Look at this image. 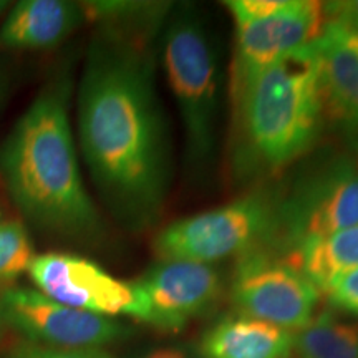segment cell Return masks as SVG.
I'll list each match as a JSON object with an SVG mask.
<instances>
[{
    "mask_svg": "<svg viewBox=\"0 0 358 358\" xmlns=\"http://www.w3.org/2000/svg\"><path fill=\"white\" fill-rule=\"evenodd\" d=\"M82 155L106 208L141 231L171 182V150L146 37L106 29L90 45L78 90Z\"/></svg>",
    "mask_w": 358,
    "mask_h": 358,
    "instance_id": "6da1fadb",
    "label": "cell"
},
{
    "mask_svg": "<svg viewBox=\"0 0 358 358\" xmlns=\"http://www.w3.org/2000/svg\"><path fill=\"white\" fill-rule=\"evenodd\" d=\"M66 77L40 90L0 145V179L20 213L71 239L101 236L103 222L80 173L71 136Z\"/></svg>",
    "mask_w": 358,
    "mask_h": 358,
    "instance_id": "7a4b0ae2",
    "label": "cell"
},
{
    "mask_svg": "<svg viewBox=\"0 0 358 358\" xmlns=\"http://www.w3.org/2000/svg\"><path fill=\"white\" fill-rule=\"evenodd\" d=\"M231 98L237 173L274 174L292 164L313 146L325 122L317 43L257 71Z\"/></svg>",
    "mask_w": 358,
    "mask_h": 358,
    "instance_id": "3957f363",
    "label": "cell"
},
{
    "mask_svg": "<svg viewBox=\"0 0 358 358\" xmlns=\"http://www.w3.org/2000/svg\"><path fill=\"white\" fill-rule=\"evenodd\" d=\"M163 65L182 123L186 166L203 174L216 153L222 73L216 42L198 13L182 10L169 22Z\"/></svg>",
    "mask_w": 358,
    "mask_h": 358,
    "instance_id": "277c9868",
    "label": "cell"
},
{
    "mask_svg": "<svg viewBox=\"0 0 358 358\" xmlns=\"http://www.w3.org/2000/svg\"><path fill=\"white\" fill-rule=\"evenodd\" d=\"M358 226V171L335 158L277 192L272 231L261 250L285 257L303 244Z\"/></svg>",
    "mask_w": 358,
    "mask_h": 358,
    "instance_id": "5b68a950",
    "label": "cell"
},
{
    "mask_svg": "<svg viewBox=\"0 0 358 358\" xmlns=\"http://www.w3.org/2000/svg\"><path fill=\"white\" fill-rule=\"evenodd\" d=\"M277 192L256 191L211 211L179 219L153 241L159 261L213 264L261 249L272 231Z\"/></svg>",
    "mask_w": 358,
    "mask_h": 358,
    "instance_id": "8992f818",
    "label": "cell"
},
{
    "mask_svg": "<svg viewBox=\"0 0 358 358\" xmlns=\"http://www.w3.org/2000/svg\"><path fill=\"white\" fill-rule=\"evenodd\" d=\"M320 294L301 271L261 249L239 257L231 280V299L241 315L290 332L310 324Z\"/></svg>",
    "mask_w": 358,
    "mask_h": 358,
    "instance_id": "52a82bcc",
    "label": "cell"
},
{
    "mask_svg": "<svg viewBox=\"0 0 358 358\" xmlns=\"http://www.w3.org/2000/svg\"><path fill=\"white\" fill-rule=\"evenodd\" d=\"M30 279L48 299L103 317L129 315L145 324L146 299L140 285L116 279L87 257L65 252L35 256Z\"/></svg>",
    "mask_w": 358,
    "mask_h": 358,
    "instance_id": "ba28073f",
    "label": "cell"
},
{
    "mask_svg": "<svg viewBox=\"0 0 358 358\" xmlns=\"http://www.w3.org/2000/svg\"><path fill=\"white\" fill-rule=\"evenodd\" d=\"M0 319L27 342L55 348H100L133 334L111 317L66 307L34 289L3 290Z\"/></svg>",
    "mask_w": 358,
    "mask_h": 358,
    "instance_id": "9c48e42d",
    "label": "cell"
},
{
    "mask_svg": "<svg viewBox=\"0 0 358 358\" xmlns=\"http://www.w3.org/2000/svg\"><path fill=\"white\" fill-rule=\"evenodd\" d=\"M324 30V7L315 0H289L267 19L236 25L231 93L266 66L319 42Z\"/></svg>",
    "mask_w": 358,
    "mask_h": 358,
    "instance_id": "30bf717a",
    "label": "cell"
},
{
    "mask_svg": "<svg viewBox=\"0 0 358 358\" xmlns=\"http://www.w3.org/2000/svg\"><path fill=\"white\" fill-rule=\"evenodd\" d=\"M136 284L146 299L145 324L166 334L181 332L216 307L224 290L216 267L186 261H159Z\"/></svg>",
    "mask_w": 358,
    "mask_h": 358,
    "instance_id": "8fae6325",
    "label": "cell"
},
{
    "mask_svg": "<svg viewBox=\"0 0 358 358\" xmlns=\"http://www.w3.org/2000/svg\"><path fill=\"white\" fill-rule=\"evenodd\" d=\"M85 17L82 3L65 0H22L0 27V47L10 50L55 48L78 29Z\"/></svg>",
    "mask_w": 358,
    "mask_h": 358,
    "instance_id": "7c38bea8",
    "label": "cell"
},
{
    "mask_svg": "<svg viewBox=\"0 0 358 358\" xmlns=\"http://www.w3.org/2000/svg\"><path fill=\"white\" fill-rule=\"evenodd\" d=\"M294 332L248 315L224 317L199 342L203 358H289Z\"/></svg>",
    "mask_w": 358,
    "mask_h": 358,
    "instance_id": "4fadbf2b",
    "label": "cell"
},
{
    "mask_svg": "<svg viewBox=\"0 0 358 358\" xmlns=\"http://www.w3.org/2000/svg\"><path fill=\"white\" fill-rule=\"evenodd\" d=\"M317 50L324 118L348 136H358V55L325 32Z\"/></svg>",
    "mask_w": 358,
    "mask_h": 358,
    "instance_id": "5bb4252c",
    "label": "cell"
},
{
    "mask_svg": "<svg viewBox=\"0 0 358 358\" xmlns=\"http://www.w3.org/2000/svg\"><path fill=\"white\" fill-rule=\"evenodd\" d=\"M282 259L325 292L335 279L358 268V226L303 244Z\"/></svg>",
    "mask_w": 358,
    "mask_h": 358,
    "instance_id": "9a60e30c",
    "label": "cell"
},
{
    "mask_svg": "<svg viewBox=\"0 0 358 358\" xmlns=\"http://www.w3.org/2000/svg\"><path fill=\"white\" fill-rule=\"evenodd\" d=\"M294 352L297 358H358V325L322 312L294 334Z\"/></svg>",
    "mask_w": 358,
    "mask_h": 358,
    "instance_id": "2e32d148",
    "label": "cell"
},
{
    "mask_svg": "<svg viewBox=\"0 0 358 358\" xmlns=\"http://www.w3.org/2000/svg\"><path fill=\"white\" fill-rule=\"evenodd\" d=\"M34 257V244L24 224L0 221V294L8 289V284L29 272Z\"/></svg>",
    "mask_w": 358,
    "mask_h": 358,
    "instance_id": "e0dca14e",
    "label": "cell"
},
{
    "mask_svg": "<svg viewBox=\"0 0 358 358\" xmlns=\"http://www.w3.org/2000/svg\"><path fill=\"white\" fill-rule=\"evenodd\" d=\"M289 0H229L224 2L236 25L252 24L267 19L287 7Z\"/></svg>",
    "mask_w": 358,
    "mask_h": 358,
    "instance_id": "ac0fdd59",
    "label": "cell"
},
{
    "mask_svg": "<svg viewBox=\"0 0 358 358\" xmlns=\"http://www.w3.org/2000/svg\"><path fill=\"white\" fill-rule=\"evenodd\" d=\"M6 358H111L100 348H55L24 342L13 347Z\"/></svg>",
    "mask_w": 358,
    "mask_h": 358,
    "instance_id": "d6986e66",
    "label": "cell"
},
{
    "mask_svg": "<svg viewBox=\"0 0 358 358\" xmlns=\"http://www.w3.org/2000/svg\"><path fill=\"white\" fill-rule=\"evenodd\" d=\"M324 294L334 308L358 317V268L335 279Z\"/></svg>",
    "mask_w": 358,
    "mask_h": 358,
    "instance_id": "ffe728a7",
    "label": "cell"
},
{
    "mask_svg": "<svg viewBox=\"0 0 358 358\" xmlns=\"http://www.w3.org/2000/svg\"><path fill=\"white\" fill-rule=\"evenodd\" d=\"M325 29H334L338 32H358V0H337L324 2Z\"/></svg>",
    "mask_w": 358,
    "mask_h": 358,
    "instance_id": "44dd1931",
    "label": "cell"
},
{
    "mask_svg": "<svg viewBox=\"0 0 358 358\" xmlns=\"http://www.w3.org/2000/svg\"><path fill=\"white\" fill-rule=\"evenodd\" d=\"M138 358H191L182 348L178 347H158L151 348Z\"/></svg>",
    "mask_w": 358,
    "mask_h": 358,
    "instance_id": "7402d4cb",
    "label": "cell"
},
{
    "mask_svg": "<svg viewBox=\"0 0 358 358\" xmlns=\"http://www.w3.org/2000/svg\"><path fill=\"white\" fill-rule=\"evenodd\" d=\"M324 32L332 35L334 38H337L338 42H342L345 47H348L352 52H355L358 55V32L348 34V32H338V30H334V29H325Z\"/></svg>",
    "mask_w": 358,
    "mask_h": 358,
    "instance_id": "603a6c76",
    "label": "cell"
},
{
    "mask_svg": "<svg viewBox=\"0 0 358 358\" xmlns=\"http://www.w3.org/2000/svg\"><path fill=\"white\" fill-rule=\"evenodd\" d=\"M8 6H10V3L6 2V0H0V13L6 10V8H7Z\"/></svg>",
    "mask_w": 358,
    "mask_h": 358,
    "instance_id": "cb8c5ba5",
    "label": "cell"
},
{
    "mask_svg": "<svg viewBox=\"0 0 358 358\" xmlns=\"http://www.w3.org/2000/svg\"><path fill=\"white\" fill-rule=\"evenodd\" d=\"M353 163H355V168H357V171H358V150H357V158L353 159Z\"/></svg>",
    "mask_w": 358,
    "mask_h": 358,
    "instance_id": "d4e9b609",
    "label": "cell"
},
{
    "mask_svg": "<svg viewBox=\"0 0 358 358\" xmlns=\"http://www.w3.org/2000/svg\"><path fill=\"white\" fill-rule=\"evenodd\" d=\"M2 324L3 322H2V319H0V338H2Z\"/></svg>",
    "mask_w": 358,
    "mask_h": 358,
    "instance_id": "484cf974",
    "label": "cell"
}]
</instances>
